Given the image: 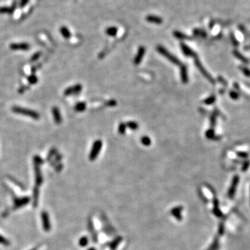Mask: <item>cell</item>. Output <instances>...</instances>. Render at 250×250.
<instances>
[{
  "instance_id": "6da1fadb",
  "label": "cell",
  "mask_w": 250,
  "mask_h": 250,
  "mask_svg": "<svg viewBox=\"0 0 250 250\" xmlns=\"http://www.w3.org/2000/svg\"><path fill=\"white\" fill-rule=\"evenodd\" d=\"M12 111H13V113H17V114L26 115V116L34 119V120H39L40 119L39 113H37L36 111H33V110L29 109V108L15 106L12 107Z\"/></svg>"
},
{
  "instance_id": "7a4b0ae2",
  "label": "cell",
  "mask_w": 250,
  "mask_h": 250,
  "mask_svg": "<svg viewBox=\"0 0 250 250\" xmlns=\"http://www.w3.org/2000/svg\"><path fill=\"white\" fill-rule=\"evenodd\" d=\"M156 49L159 53L167 59H168L171 63H172L175 65H181V61H180L179 59H177L175 56H174L173 54H171L170 52H169L168 51L166 50L165 48L161 46V45H158Z\"/></svg>"
},
{
  "instance_id": "3957f363",
  "label": "cell",
  "mask_w": 250,
  "mask_h": 250,
  "mask_svg": "<svg viewBox=\"0 0 250 250\" xmlns=\"http://www.w3.org/2000/svg\"><path fill=\"white\" fill-rule=\"evenodd\" d=\"M195 65H196V67H197V69H198L200 71V72L202 73L203 76H204L209 82H211L212 84H215V83H216L215 79L213 78V76H211L209 72H208V71L206 70L205 68H204V66L202 65V63H201L200 61L199 60L198 57L195 58Z\"/></svg>"
},
{
  "instance_id": "277c9868",
  "label": "cell",
  "mask_w": 250,
  "mask_h": 250,
  "mask_svg": "<svg viewBox=\"0 0 250 250\" xmlns=\"http://www.w3.org/2000/svg\"><path fill=\"white\" fill-rule=\"evenodd\" d=\"M101 147H102V142L99 140H97L95 142H94L93 145H92L91 152H90L89 158L91 160H95L98 156L99 152L101 151Z\"/></svg>"
},
{
  "instance_id": "5b68a950",
  "label": "cell",
  "mask_w": 250,
  "mask_h": 250,
  "mask_svg": "<svg viewBox=\"0 0 250 250\" xmlns=\"http://www.w3.org/2000/svg\"><path fill=\"white\" fill-rule=\"evenodd\" d=\"M239 181H240V176L238 175L234 176L233 178V180H232L231 186L228 192V196L230 198H233L234 195H235L236 191V188L238 186V184Z\"/></svg>"
},
{
  "instance_id": "8992f818",
  "label": "cell",
  "mask_w": 250,
  "mask_h": 250,
  "mask_svg": "<svg viewBox=\"0 0 250 250\" xmlns=\"http://www.w3.org/2000/svg\"><path fill=\"white\" fill-rule=\"evenodd\" d=\"M81 90H82V85L81 84H76L66 88L64 91V95L65 96L76 95V94L79 93Z\"/></svg>"
},
{
  "instance_id": "52a82bcc",
  "label": "cell",
  "mask_w": 250,
  "mask_h": 250,
  "mask_svg": "<svg viewBox=\"0 0 250 250\" xmlns=\"http://www.w3.org/2000/svg\"><path fill=\"white\" fill-rule=\"evenodd\" d=\"M10 49L12 50L17 51V50H22V51H27L30 48V45L28 43H12L9 46Z\"/></svg>"
},
{
  "instance_id": "ba28073f",
  "label": "cell",
  "mask_w": 250,
  "mask_h": 250,
  "mask_svg": "<svg viewBox=\"0 0 250 250\" xmlns=\"http://www.w3.org/2000/svg\"><path fill=\"white\" fill-rule=\"evenodd\" d=\"M146 50L145 48H144V47L141 46L140 47L138 48V53L136 54L135 59H134V64L135 65H139L141 63V61H142L143 56H144L145 54Z\"/></svg>"
},
{
  "instance_id": "9c48e42d",
  "label": "cell",
  "mask_w": 250,
  "mask_h": 250,
  "mask_svg": "<svg viewBox=\"0 0 250 250\" xmlns=\"http://www.w3.org/2000/svg\"><path fill=\"white\" fill-rule=\"evenodd\" d=\"M181 48L182 50L183 53L186 56H190V57H194V59L197 58V54L195 52H194L193 50L190 49L189 47L187 46L186 44L181 43Z\"/></svg>"
},
{
  "instance_id": "30bf717a",
  "label": "cell",
  "mask_w": 250,
  "mask_h": 250,
  "mask_svg": "<svg viewBox=\"0 0 250 250\" xmlns=\"http://www.w3.org/2000/svg\"><path fill=\"white\" fill-rule=\"evenodd\" d=\"M52 115H53L55 123L57 125H60L62 122V116H61L60 110L56 106H54L52 108Z\"/></svg>"
},
{
  "instance_id": "8fae6325",
  "label": "cell",
  "mask_w": 250,
  "mask_h": 250,
  "mask_svg": "<svg viewBox=\"0 0 250 250\" xmlns=\"http://www.w3.org/2000/svg\"><path fill=\"white\" fill-rule=\"evenodd\" d=\"M17 6L16 1H14L11 6H1L0 7V13L1 14H11L15 10Z\"/></svg>"
},
{
  "instance_id": "7c38bea8",
  "label": "cell",
  "mask_w": 250,
  "mask_h": 250,
  "mask_svg": "<svg viewBox=\"0 0 250 250\" xmlns=\"http://www.w3.org/2000/svg\"><path fill=\"white\" fill-rule=\"evenodd\" d=\"M180 74H181V81L183 83H187L188 82V70L186 65H183L180 68Z\"/></svg>"
},
{
  "instance_id": "4fadbf2b",
  "label": "cell",
  "mask_w": 250,
  "mask_h": 250,
  "mask_svg": "<svg viewBox=\"0 0 250 250\" xmlns=\"http://www.w3.org/2000/svg\"><path fill=\"white\" fill-rule=\"evenodd\" d=\"M146 20L150 23L156 24H161L163 23V19L161 17L154 15H149L146 17Z\"/></svg>"
},
{
  "instance_id": "5bb4252c",
  "label": "cell",
  "mask_w": 250,
  "mask_h": 250,
  "mask_svg": "<svg viewBox=\"0 0 250 250\" xmlns=\"http://www.w3.org/2000/svg\"><path fill=\"white\" fill-rule=\"evenodd\" d=\"M233 54L234 56H235L236 58H237V59H238V60H240L241 61V62H242V63H244V64H248L249 63V60H248L247 58L244 56L242 55V54H241L240 52H239L238 51L234 50L233 52Z\"/></svg>"
},
{
  "instance_id": "9a60e30c",
  "label": "cell",
  "mask_w": 250,
  "mask_h": 250,
  "mask_svg": "<svg viewBox=\"0 0 250 250\" xmlns=\"http://www.w3.org/2000/svg\"><path fill=\"white\" fill-rule=\"evenodd\" d=\"M206 137L209 140H220V136H216L215 135V131L212 128L206 131Z\"/></svg>"
},
{
  "instance_id": "2e32d148",
  "label": "cell",
  "mask_w": 250,
  "mask_h": 250,
  "mask_svg": "<svg viewBox=\"0 0 250 250\" xmlns=\"http://www.w3.org/2000/svg\"><path fill=\"white\" fill-rule=\"evenodd\" d=\"M106 34L109 36L115 37L118 34V28L115 27H109L106 29Z\"/></svg>"
},
{
  "instance_id": "e0dca14e",
  "label": "cell",
  "mask_w": 250,
  "mask_h": 250,
  "mask_svg": "<svg viewBox=\"0 0 250 250\" xmlns=\"http://www.w3.org/2000/svg\"><path fill=\"white\" fill-rule=\"evenodd\" d=\"M173 35H174V37L179 40H190V38L189 36H187L186 34H183L182 32L179 31H174V32L173 33Z\"/></svg>"
},
{
  "instance_id": "ac0fdd59",
  "label": "cell",
  "mask_w": 250,
  "mask_h": 250,
  "mask_svg": "<svg viewBox=\"0 0 250 250\" xmlns=\"http://www.w3.org/2000/svg\"><path fill=\"white\" fill-rule=\"evenodd\" d=\"M60 32L61 35H62L65 38H66V39H68V38L71 37L70 31H69V29L66 27H64V26L63 27H61L60 28Z\"/></svg>"
},
{
  "instance_id": "d6986e66",
  "label": "cell",
  "mask_w": 250,
  "mask_h": 250,
  "mask_svg": "<svg viewBox=\"0 0 250 250\" xmlns=\"http://www.w3.org/2000/svg\"><path fill=\"white\" fill-rule=\"evenodd\" d=\"M86 108V104L85 102H79L78 104H76L74 109L75 111L77 112H83L85 111Z\"/></svg>"
},
{
  "instance_id": "ffe728a7",
  "label": "cell",
  "mask_w": 250,
  "mask_h": 250,
  "mask_svg": "<svg viewBox=\"0 0 250 250\" xmlns=\"http://www.w3.org/2000/svg\"><path fill=\"white\" fill-rule=\"evenodd\" d=\"M193 34L195 36H200V37L202 38H205L206 37V36H207L206 32H205L204 30H202V29H195V30L193 31Z\"/></svg>"
},
{
  "instance_id": "44dd1931",
  "label": "cell",
  "mask_w": 250,
  "mask_h": 250,
  "mask_svg": "<svg viewBox=\"0 0 250 250\" xmlns=\"http://www.w3.org/2000/svg\"><path fill=\"white\" fill-rule=\"evenodd\" d=\"M216 96L211 95V96H210V97H208V98L204 99L203 102H204V104H206V105H211V104H214V103L216 102Z\"/></svg>"
},
{
  "instance_id": "7402d4cb",
  "label": "cell",
  "mask_w": 250,
  "mask_h": 250,
  "mask_svg": "<svg viewBox=\"0 0 250 250\" xmlns=\"http://www.w3.org/2000/svg\"><path fill=\"white\" fill-rule=\"evenodd\" d=\"M127 127H128L129 129H132V130H137L138 128V125L137 123H136V122L134 121H129L127 123V125H126Z\"/></svg>"
},
{
  "instance_id": "603a6c76",
  "label": "cell",
  "mask_w": 250,
  "mask_h": 250,
  "mask_svg": "<svg viewBox=\"0 0 250 250\" xmlns=\"http://www.w3.org/2000/svg\"><path fill=\"white\" fill-rule=\"evenodd\" d=\"M141 143H142L143 145L149 146L152 143V140L148 136H143L141 138Z\"/></svg>"
},
{
  "instance_id": "cb8c5ba5",
  "label": "cell",
  "mask_w": 250,
  "mask_h": 250,
  "mask_svg": "<svg viewBox=\"0 0 250 250\" xmlns=\"http://www.w3.org/2000/svg\"><path fill=\"white\" fill-rule=\"evenodd\" d=\"M239 69L240 70L241 72H242L244 76H247V77H250V70L248 69L247 67H244V66H240Z\"/></svg>"
},
{
  "instance_id": "d4e9b609",
  "label": "cell",
  "mask_w": 250,
  "mask_h": 250,
  "mask_svg": "<svg viewBox=\"0 0 250 250\" xmlns=\"http://www.w3.org/2000/svg\"><path fill=\"white\" fill-rule=\"evenodd\" d=\"M216 119L217 116L214 113H213V114L211 115V116H210V124H211V128L212 129L214 128L215 126L216 125Z\"/></svg>"
},
{
  "instance_id": "484cf974",
  "label": "cell",
  "mask_w": 250,
  "mask_h": 250,
  "mask_svg": "<svg viewBox=\"0 0 250 250\" xmlns=\"http://www.w3.org/2000/svg\"><path fill=\"white\" fill-rule=\"evenodd\" d=\"M126 129H127V126H126L125 124L120 123V125H119V127H118V132L120 134H122V135H124V134H125V132H126Z\"/></svg>"
},
{
  "instance_id": "4316f807",
  "label": "cell",
  "mask_w": 250,
  "mask_h": 250,
  "mask_svg": "<svg viewBox=\"0 0 250 250\" xmlns=\"http://www.w3.org/2000/svg\"><path fill=\"white\" fill-rule=\"evenodd\" d=\"M229 96H230L231 98L234 99V100H236V99H238L239 98V97H240V95H239V94L237 92L233 91H233H231L229 92Z\"/></svg>"
},
{
  "instance_id": "83f0119b",
  "label": "cell",
  "mask_w": 250,
  "mask_h": 250,
  "mask_svg": "<svg viewBox=\"0 0 250 250\" xmlns=\"http://www.w3.org/2000/svg\"><path fill=\"white\" fill-rule=\"evenodd\" d=\"M28 81H29V83H31V84H35V83L38 81V79L35 75H31V76L28 78Z\"/></svg>"
},
{
  "instance_id": "f1b7e54d",
  "label": "cell",
  "mask_w": 250,
  "mask_h": 250,
  "mask_svg": "<svg viewBox=\"0 0 250 250\" xmlns=\"http://www.w3.org/2000/svg\"><path fill=\"white\" fill-rule=\"evenodd\" d=\"M249 165H250V160H245V161L243 163V164H242V171L245 172L246 170H247V169L249 168Z\"/></svg>"
},
{
  "instance_id": "f546056e",
  "label": "cell",
  "mask_w": 250,
  "mask_h": 250,
  "mask_svg": "<svg viewBox=\"0 0 250 250\" xmlns=\"http://www.w3.org/2000/svg\"><path fill=\"white\" fill-rule=\"evenodd\" d=\"M237 156L238 157H240V158H247L248 156H249V154L247 153V152H237Z\"/></svg>"
},
{
  "instance_id": "4dcf8cb0",
  "label": "cell",
  "mask_w": 250,
  "mask_h": 250,
  "mask_svg": "<svg viewBox=\"0 0 250 250\" xmlns=\"http://www.w3.org/2000/svg\"><path fill=\"white\" fill-rule=\"evenodd\" d=\"M116 104H117L116 101H115L114 99L109 100V101H108L107 102H106V105H107V106H110V107H112V106H115V105Z\"/></svg>"
},
{
  "instance_id": "1f68e13d",
  "label": "cell",
  "mask_w": 250,
  "mask_h": 250,
  "mask_svg": "<svg viewBox=\"0 0 250 250\" xmlns=\"http://www.w3.org/2000/svg\"><path fill=\"white\" fill-rule=\"evenodd\" d=\"M231 41H232V43H233V44L235 45L236 47L238 46V45H239L238 42L237 41V40H236L235 36H234L233 34H231Z\"/></svg>"
},
{
  "instance_id": "d6a6232c",
  "label": "cell",
  "mask_w": 250,
  "mask_h": 250,
  "mask_svg": "<svg viewBox=\"0 0 250 250\" xmlns=\"http://www.w3.org/2000/svg\"><path fill=\"white\" fill-rule=\"evenodd\" d=\"M29 0H20V8H24L26 5L29 3Z\"/></svg>"
},
{
  "instance_id": "836d02e7",
  "label": "cell",
  "mask_w": 250,
  "mask_h": 250,
  "mask_svg": "<svg viewBox=\"0 0 250 250\" xmlns=\"http://www.w3.org/2000/svg\"><path fill=\"white\" fill-rule=\"evenodd\" d=\"M40 55H41V53H37L36 54H35V55L34 56H33V58H32V59L33 60H36V59H38V58H39L40 57Z\"/></svg>"
},
{
  "instance_id": "e575fe53",
  "label": "cell",
  "mask_w": 250,
  "mask_h": 250,
  "mask_svg": "<svg viewBox=\"0 0 250 250\" xmlns=\"http://www.w3.org/2000/svg\"><path fill=\"white\" fill-rule=\"evenodd\" d=\"M218 80H219V81H220V82H222V83H224V84H225V85H227V83H226V81H225V80H224L222 78V77H219V78H218Z\"/></svg>"
}]
</instances>
